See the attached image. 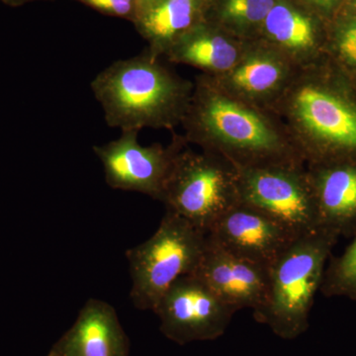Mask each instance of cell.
Returning a JSON list of instances; mask_svg holds the SVG:
<instances>
[{
    "label": "cell",
    "instance_id": "9",
    "mask_svg": "<svg viewBox=\"0 0 356 356\" xmlns=\"http://www.w3.org/2000/svg\"><path fill=\"white\" fill-rule=\"evenodd\" d=\"M154 312L163 336L180 346L219 339L236 313L195 274L175 281Z\"/></svg>",
    "mask_w": 356,
    "mask_h": 356
},
{
    "label": "cell",
    "instance_id": "6",
    "mask_svg": "<svg viewBox=\"0 0 356 356\" xmlns=\"http://www.w3.org/2000/svg\"><path fill=\"white\" fill-rule=\"evenodd\" d=\"M161 202L208 234L215 222L240 202L235 166L216 154L195 152L189 145L178 154Z\"/></svg>",
    "mask_w": 356,
    "mask_h": 356
},
{
    "label": "cell",
    "instance_id": "19",
    "mask_svg": "<svg viewBox=\"0 0 356 356\" xmlns=\"http://www.w3.org/2000/svg\"><path fill=\"white\" fill-rule=\"evenodd\" d=\"M327 53L339 70L356 77V13L341 9L327 23L325 56Z\"/></svg>",
    "mask_w": 356,
    "mask_h": 356
},
{
    "label": "cell",
    "instance_id": "22",
    "mask_svg": "<svg viewBox=\"0 0 356 356\" xmlns=\"http://www.w3.org/2000/svg\"><path fill=\"white\" fill-rule=\"evenodd\" d=\"M317 15L325 23L330 22L343 9L346 0H295Z\"/></svg>",
    "mask_w": 356,
    "mask_h": 356
},
{
    "label": "cell",
    "instance_id": "14",
    "mask_svg": "<svg viewBox=\"0 0 356 356\" xmlns=\"http://www.w3.org/2000/svg\"><path fill=\"white\" fill-rule=\"evenodd\" d=\"M318 228L341 238L356 235V161L306 165Z\"/></svg>",
    "mask_w": 356,
    "mask_h": 356
},
{
    "label": "cell",
    "instance_id": "16",
    "mask_svg": "<svg viewBox=\"0 0 356 356\" xmlns=\"http://www.w3.org/2000/svg\"><path fill=\"white\" fill-rule=\"evenodd\" d=\"M245 43L204 19L178 39L165 58L172 64L188 65L201 74L216 76L236 64Z\"/></svg>",
    "mask_w": 356,
    "mask_h": 356
},
{
    "label": "cell",
    "instance_id": "13",
    "mask_svg": "<svg viewBox=\"0 0 356 356\" xmlns=\"http://www.w3.org/2000/svg\"><path fill=\"white\" fill-rule=\"evenodd\" d=\"M196 276L236 312H257L266 301L268 269L247 261L207 235Z\"/></svg>",
    "mask_w": 356,
    "mask_h": 356
},
{
    "label": "cell",
    "instance_id": "26",
    "mask_svg": "<svg viewBox=\"0 0 356 356\" xmlns=\"http://www.w3.org/2000/svg\"><path fill=\"white\" fill-rule=\"evenodd\" d=\"M47 356H55V355H54V353H51V351H50V353H49V355Z\"/></svg>",
    "mask_w": 356,
    "mask_h": 356
},
{
    "label": "cell",
    "instance_id": "27",
    "mask_svg": "<svg viewBox=\"0 0 356 356\" xmlns=\"http://www.w3.org/2000/svg\"><path fill=\"white\" fill-rule=\"evenodd\" d=\"M207 2H208V0H207Z\"/></svg>",
    "mask_w": 356,
    "mask_h": 356
},
{
    "label": "cell",
    "instance_id": "24",
    "mask_svg": "<svg viewBox=\"0 0 356 356\" xmlns=\"http://www.w3.org/2000/svg\"><path fill=\"white\" fill-rule=\"evenodd\" d=\"M159 1V0H137L138 6H139L140 13L146 10V9L149 8V7L154 6V4L158 3ZM138 17H139V16H138Z\"/></svg>",
    "mask_w": 356,
    "mask_h": 356
},
{
    "label": "cell",
    "instance_id": "20",
    "mask_svg": "<svg viewBox=\"0 0 356 356\" xmlns=\"http://www.w3.org/2000/svg\"><path fill=\"white\" fill-rule=\"evenodd\" d=\"M321 293L325 297H343L356 302V235L343 254L330 259Z\"/></svg>",
    "mask_w": 356,
    "mask_h": 356
},
{
    "label": "cell",
    "instance_id": "8",
    "mask_svg": "<svg viewBox=\"0 0 356 356\" xmlns=\"http://www.w3.org/2000/svg\"><path fill=\"white\" fill-rule=\"evenodd\" d=\"M139 131H121L118 139L93 147L111 188L138 192L161 201L178 154L187 145L184 135L175 134L168 146H142Z\"/></svg>",
    "mask_w": 356,
    "mask_h": 356
},
{
    "label": "cell",
    "instance_id": "3",
    "mask_svg": "<svg viewBox=\"0 0 356 356\" xmlns=\"http://www.w3.org/2000/svg\"><path fill=\"white\" fill-rule=\"evenodd\" d=\"M90 88L109 127L140 132L146 128L172 131L181 125L194 84L145 51L112 63L92 79Z\"/></svg>",
    "mask_w": 356,
    "mask_h": 356
},
{
    "label": "cell",
    "instance_id": "11",
    "mask_svg": "<svg viewBox=\"0 0 356 356\" xmlns=\"http://www.w3.org/2000/svg\"><path fill=\"white\" fill-rule=\"evenodd\" d=\"M207 235L229 252L267 269L298 238L273 217L241 201Z\"/></svg>",
    "mask_w": 356,
    "mask_h": 356
},
{
    "label": "cell",
    "instance_id": "12",
    "mask_svg": "<svg viewBox=\"0 0 356 356\" xmlns=\"http://www.w3.org/2000/svg\"><path fill=\"white\" fill-rule=\"evenodd\" d=\"M257 40L303 69L325 62L327 23L295 0H276Z\"/></svg>",
    "mask_w": 356,
    "mask_h": 356
},
{
    "label": "cell",
    "instance_id": "10",
    "mask_svg": "<svg viewBox=\"0 0 356 356\" xmlns=\"http://www.w3.org/2000/svg\"><path fill=\"white\" fill-rule=\"evenodd\" d=\"M298 67L261 40L247 42L229 72L209 77L218 88L248 104L268 110L291 83Z\"/></svg>",
    "mask_w": 356,
    "mask_h": 356
},
{
    "label": "cell",
    "instance_id": "23",
    "mask_svg": "<svg viewBox=\"0 0 356 356\" xmlns=\"http://www.w3.org/2000/svg\"><path fill=\"white\" fill-rule=\"evenodd\" d=\"M41 1V0H0V2L10 7H19L25 4L31 3V2Z\"/></svg>",
    "mask_w": 356,
    "mask_h": 356
},
{
    "label": "cell",
    "instance_id": "18",
    "mask_svg": "<svg viewBox=\"0 0 356 356\" xmlns=\"http://www.w3.org/2000/svg\"><path fill=\"white\" fill-rule=\"evenodd\" d=\"M276 0H208L204 19L243 42L254 41Z\"/></svg>",
    "mask_w": 356,
    "mask_h": 356
},
{
    "label": "cell",
    "instance_id": "21",
    "mask_svg": "<svg viewBox=\"0 0 356 356\" xmlns=\"http://www.w3.org/2000/svg\"><path fill=\"white\" fill-rule=\"evenodd\" d=\"M103 15L135 23L140 14L137 0H76Z\"/></svg>",
    "mask_w": 356,
    "mask_h": 356
},
{
    "label": "cell",
    "instance_id": "17",
    "mask_svg": "<svg viewBox=\"0 0 356 356\" xmlns=\"http://www.w3.org/2000/svg\"><path fill=\"white\" fill-rule=\"evenodd\" d=\"M207 0H159L134 23L153 57L165 58L172 44L204 20Z\"/></svg>",
    "mask_w": 356,
    "mask_h": 356
},
{
    "label": "cell",
    "instance_id": "1",
    "mask_svg": "<svg viewBox=\"0 0 356 356\" xmlns=\"http://www.w3.org/2000/svg\"><path fill=\"white\" fill-rule=\"evenodd\" d=\"M181 122L189 145L226 159L236 168L306 165L286 126L269 110L232 97L209 77L193 81Z\"/></svg>",
    "mask_w": 356,
    "mask_h": 356
},
{
    "label": "cell",
    "instance_id": "7",
    "mask_svg": "<svg viewBox=\"0 0 356 356\" xmlns=\"http://www.w3.org/2000/svg\"><path fill=\"white\" fill-rule=\"evenodd\" d=\"M236 170L241 202L266 213L296 236L320 229L306 165Z\"/></svg>",
    "mask_w": 356,
    "mask_h": 356
},
{
    "label": "cell",
    "instance_id": "4",
    "mask_svg": "<svg viewBox=\"0 0 356 356\" xmlns=\"http://www.w3.org/2000/svg\"><path fill=\"white\" fill-rule=\"evenodd\" d=\"M339 236L318 229L299 236L268 267L266 301L254 317L287 341L308 330L316 295Z\"/></svg>",
    "mask_w": 356,
    "mask_h": 356
},
{
    "label": "cell",
    "instance_id": "2",
    "mask_svg": "<svg viewBox=\"0 0 356 356\" xmlns=\"http://www.w3.org/2000/svg\"><path fill=\"white\" fill-rule=\"evenodd\" d=\"M327 62L298 69L269 111L286 126L306 165L356 161V100Z\"/></svg>",
    "mask_w": 356,
    "mask_h": 356
},
{
    "label": "cell",
    "instance_id": "5",
    "mask_svg": "<svg viewBox=\"0 0 356 356\" xmlns=\"http://www.w3.org/2000/svg\"><path fill=\"white\" fill-rule=\"evenodd\" d=\"M206 238L207 234L166 211L154 235L126 252L132 280L130 297L136 308L154 312L175 281L194 273Z\"/></svg>",
    "mask_w": 356,
    "mask_h": 356
},
{
    "label": "cell",
    "instance_id": "25",
    "mask_svg": "<svg viewBox=\"0 0 356 356\" xmlns=\"http://www.w3.org/2000/svg\"><path fill=\"white\" fill-rule=\"evenodd\" d=\"M343 9L356 13V0H346Z\"/></svg>",
    "mask_w": 356,
    "mask_h": 356
},
{
    "label": "cell",
    "instance_id": "15",
    "mask_svg": "<svg viewBox=\"0 0 356 356\" xmlns=\"http://www.w3.org/2000/svg\"><path fill=\"white\" fill-rule=\"evenodd\" d=\"M55 356H128L129 339L113 307L89 299L51 348Z\"/></svg>",
    "mask_w": 356,
    "mask_h": 356
}]
</instances>
